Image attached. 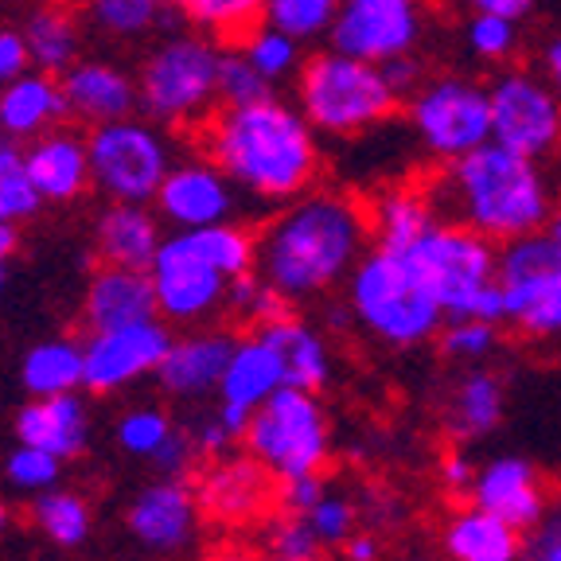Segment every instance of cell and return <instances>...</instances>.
<instances>
[{
	"instance_id": "7",
	"label": "cell",
	"mask_w": 561,
	"mask_h": 561,
	"mask_svg": "<svg viewBox=\"0 0 561 561\" xmlns=\"http://www.w3.org/2000/svg\"><path fill=\"white\" fill-rule=\"evenodd\" d=\"M219 62L222 47L199 27L160 35V44H152L137 67L140 114L164 129H203L222 105Z\"/></svg>"
},
{
	"instance_id": "17",
	"label": "cell",
	"mask_w": 561,
	"mask_h": 561,
	"mask_svg": "<svg viewBox=\"0 0 561 561\" xmlns=\"http://www.w3.org/2000/svg\"><path fill=\"white\" fill-rule=\"evenodd\" d=\"M62 94H67L70 117L90 129L122 122L140 110L137 75L110 59H79L62 75Z\"/></svg>"
},
{
	"instance_id": "14",
	"label": "cell",
	"mask_w": 561,
	"mask_h": 561,
	"mask_svg": "<svg viewBox=\"0 0 561 561\" xmlns=\"http://www.w3.org/2000/svg\"><path fill=\"white\" fill-rule=\"evenodd\" d=\"M425 32H430L425 0H343L328 32V47L382 67L402 55H417Z\"/></svg>"
},
{
	"instance_id": "29",
	"label": "cell",
	"mask_w": 561,
	"mask_h": 561,
	"mask_svg": "<svg viewBox=\"0 0 561 561\" xmlns=\"http://www.w3.org/2000/svg\"><path fill=\"white\" fill-rule=\"evenodd\" d=\"M445 550L453 561H518L523 538L507 518L483 507L460 511L445 530Z\"/></svg>"
},
{
	"instance_id": "46",
	"label": "cell",
	"mask_w": 561,
	"mask_h": 561,
	"mask_svg": "<svg viewBox=\"0 0 561 561\" xmlns=\"http://www.w3.org/2000/svg\"><path fill=\"white\" fill-rule=\"evenodd\" d=\"M320 546L324 542L316 538V530L308 526L305 515L285 518V523L270 535L273 561H320Z\"/></svg>"
},
{
	"instance_id": "4",
	"label": "cell",
	"mask_w": 561,
	"mask_h": 561,
	"mask_svg": "<svg viewBox=\"0 0 561 561\" xmlns=\"http://www.w3.org/2000/svg\"><path fill=\"white\" fill-rule=\"evenodd\" d=\"M410 262L440 300L448 320H507V300L500 285V250L480 230L465 222L437 219L413 245Z\"/></svg>"
},
{
	"instance_id": "3",
	"label": "cell",
	"mask_w": 561,
	"mask_h": 561,
	"mask_svg": "<svg viewBox=\"0 0 561 561\" xmlns=\"http://www.w3.org/2000/svg\"><path fill=\"white\" fill-rule=\"evenodd\" d=\"M430 195L440 219L465 222L495 245L546 230L553 219V184L542 160L523 157L500 140L448 160Z\"/></svg>"
},
{
	"instance_id": "5",
	"label": "cell",
	"mask_w": 561,
	"mask_h": 561,
	"mask_svg": "<svg viewBox=\"0 0 561 561\" xmlns=\"http://www.w3.org/2000/svg\"><path fill=\"white\" fill-rule=\"evenodd\" d=\"M347 305L355 320L390 347H417L440 335L448 320L410 254L390 245H370L351 270Z\"/></svg>"
},
{
	"instance_id": "60",
	"label": "cell",
	"mask_w": 561,
	"mask_h": 561,
	"mask_svg": "<svg viewBox=\"0 0 561 561\" xmlns=\"http://www.w3.org/2000/svg\"><path fill=\"white\" fill-rule=\"evenodd\" d=\"M546 230H550V234L561 242V210H553V219H550V227H546Z\"/></svg>"
},
{
	"instance_id": "53",
	"label": "cell",
	"mask_w": 561,
	"mask_h": 561,
	"mask_svg": "<svg viewBox=\"0 0 561 561\" xmlns=\"http://www.w3.org/2000/svg\"><path fill=\"white\" fill-rule=\"evenodd\" d=\"M234 440L238 437L227 430V425H222L219 413H215V417H207L199 430H195V448H199V453H222V448H230Z\"/></svg>"
},
{
	"instance_id": "44",
	"label": "cell",
	"mask_w": 561,
	"mask_h": 561,
	"mask_svg": "<svg viewBox=\"0 0 561 561\" xmlns=\"http://www.w3.org/2000/svg\"><path fill=\"white\" fill-rule=\"evenodd\" d=\"M59 465H62V456L47 453V448H35V445H20L16 453L9 456L4 476H9V483L20 491H47L59 480Z\"/></svg>"
},
{
	"instance_id": "43",
	"label": "cell",
	"mask_w": 561,
	"mask_h": 561,
	"mask_svg": "<svg viewBox=\"0 0 561 561\" xmlns=\"http://www.w3.org/2000/svg\"><path fill=\"white\" fill-rule=\"evenodd\" d=\"M500 343V324L491 320H445L440 328V351L448 359H483Z\"/></svg>"
},
{
	"instance_id": "59",
	"label": "cell",
	"mask_w": 561,
	"mask_h": 561,
	"mask_svg": "<svg viewBox=\"0 0 561 561\" xmlns=\"http://www.w3.org/2000/svg\"><path fill=\"white\" fill-rule=\"evenodd\" d=\"M215 561H254L250 553H242V550H227V553H219Z\"/></svg>"
},
{
	"instance_id": "54",
	"label": "cell",
	"mask_w": 561,
	"mask_h": 561,
	"mask_svg": "<svg viewBox=\"0 0 561 561\" xmlns=\"http://www.w3.org/2000/svg\"><path fill=\"white\" fill-rule=\"evenodd\" d=\"M538 0H468V9L472 12H495V16H507V20H526L535 12Z\"/></svg>"
},
{
	"instance_id": "42",
	"label": "cell",
	"mask_w": 561,
	"mask_h": 561,
	"mask_svg": "<svg viewBox=\"0 0 561 561\" xmlns=\"http://www.w3.org/2000/svg\"><path fill=\"white\" fill-rule=\"evenodd\" d=\"M270 94H277V87L257 75L254 62L242 55V47H234V51H227V47H222L219 102L222 105H250V102H262V98H270Z\"/></svg>"
},
{
	"instance_id": "30",
	"label": "cell",
	"mask_w": 561,
	"mask_h": 561,
	"mask_svg": "<svg viewBox=\"0 0 561 561\" xmlns=\"http://www.w3.org/2000/svg\"><path fill=\"white\" fill-rule=\"evenodd\" d=\"M87 20L114 44H137L149 35H168L175 24L172 0H82Z\"/></svg>"
},
{
	"instance_id": "56",
	"label": "cell",
	"mask_w": 561,
	"mask_h": 561,
	"mask_svg": "<svg viewBox=\"0 0 561 561\" xmlns=\"http://www.w3.org/2000/svg\"><path fill=\"white\" fill-rule=\"evenodd\" d=\"M542 75L550 79V87L558 90V98H561V32L553 35V39H546V47H542Z\"/></svg>"
},
{
	"instance_id": "8",
	"label": "cell",
	"mask_w": 561,
	"mask_h": 561,
	"mask_svg": "<svg viewBox=\"0 0 561 561\" xmlns=\"http://www.w3.org/2000/svg\"><path fill=\"white\" fill-rule=\"evenodd\" d=\"M405 122L413 140L430 160H460L491 140V94L488 82L468 75H425L405 98Z\"/></svg>"
},
{
	"instance_id": "18",
	"label": "cell",
	"mask_w": 561,
	"mask_h": 561,
	"mask_svg": "<svg viewBox=\"0 0 561 561\" xmlns=\"http://www.w3.org/2000/svg\"><path fill=\"white\" fill-rule=\"evenodd\" d=\"M195 518H199V495L180 480H160L133 500L129 530L152 553H175L192 542Z\"/></svg>"
},
{
	"instance_id": "16",
	"label": "cell",
	"mask_w": 561,
	"mask_h": 561,
	"mask_svg": "<svg viewBox=\"0 0 561 561\" xmlns=\"http://www.w3.org/2000/svg\"><path fill=\"white\" fill-rule=\"evenodd\" d=\"M172 335L152 320L125 328H105V332H90L87 340V386L94 394H114L122 386H129L133 378L149 375L164 363Z\"/></svg>"
},
{
	"instance_id": "9",
	"label": "cell",
	"mask_w": 561,
	"mask_h": 561,
	"mask_svg": "<svg viewBox=\"0 0 561 561\" xmlns=\"http://www.w3.org/2000/svg\"><path fill=\"white\" fill-rule=\"evenodd\" d=\"M90 175L110 203H157L164 175L172 172L175 152L164 137V125L145 114L98 125L87 137Z\"/></svg>"
},
{
	"instance_id": "57",
	"label": "cell",
	"mask_w": 561,
	"mask_h": 561,
	"mask_svg": "<svg viewBox=\"0 0 561 561\" xmlns=\"http://www.w3.org/2000/svg\"><path fill=\"white\" fill-rule=\"evenodd\" d=\"M343 553H347V561H375L378 546H375V538L359 535V538H347V542H343Z\"/></svg>"
},
{
	"instance_id": "28",
	"label": "cell",
	"mask_w": 561,
	"mask_h": 561,
	"mask_svg": "<svg viewBox=\"0 0 561 561\" xmlns=\"http://www.w3.org/2000/svg\"><path fill=\"white\" fill-rule=\"evenodd\" d=\"M257 332L273 343L285 367V386H300V390H324L332 378V359H328V343L320 340L316 328H308L300 316L285 312Z\"/></svg>"
},
{
	"instance_id": "51",
	"label": "cell",
	"mask_w": 561,
	"mask_h": 561,
	"mask_svg": "<svg viewBox=\"0 0 561 561\" xmlns=\"http://www.w3.org/2000/svg\"><path fill=\"white\" fill-rule=\"evenodd\" d=\"M526 561H561V515L546 518L538 526V535L530 538V550H526Z\"/></svg>"
},
{
	"instance_id": "49",
	"label": "cell",
	"mask_w": 561,
	"mask_h": 561,
	"mask_svg": "<svg viewBox=\"0 0 561 561\" xmlns=\"http://www.w3.org/2000/svg\"><path fill=\"white\" fill-rule=\"evenodd\" d=\"M324 495H328V483H324V476H320V472L285 480V491H280V500H285V507H289L293 515H308V511L324 500Z\"/></svg>"
},
{
	"instance_id": "41",
	"label": "cell",
	"mask_w": 561,
	"mask_h": 561,
	"mask_svg": "<svg viewBox=\"0 0 561 561\" xmlns=\"http://www.w3.org/2000/svg\"><path fill=\"white\" fill-rule=\"evenodd\" d=\"M227 308L238 316V320H250V324L262 328V324H270V320H277V316L289 312V300L280 297L262 273L250 270V273H242V277L230 280Z\"/></svg>"
},
{
	"instance_id": "58",
	"label": "cell",
	"mask_w": 561,
	"mask_h": 561,
	"mask_svg": "<svg viewBox=\"0 0 561 561\" xmlns=\"http://www.w3.org/2000/svg\"><path fill=\"white\" fill-rule=\"evenodd\" d=\"M20 222H4L0 219V262H9L12 254H16V245H20Z\"/></svg>"
},
{
	"instance_id": "45",
	"label": "cell",
	"mask_w": 561,
	"mask_h": 561,
	"mask_svg": "<svg viewBox=\"0 0 561 561\" xmlns=\"http://www.w3.org/2000/svg\"><path fill=\"white\" fill-rule=\"evenodd\" d=\"M172 421L164 417L160 410H133L129 417H122L117 425V440H122L125 453L133 456H157V448L172 437Z\"/></svg>"
},
{
	"instance_id": "39",
	"label": "cell",
	"mask_w": 561,
	"mask_h": 561,
	"mask_svg": "<svg viewBox=\"0 0 561 561\" xmlns=\"http://www.w3.org/2000/svg\"><path fill=\"white\" fill-rule=\"evenodd\" d=\"M340 4L343 0H265L262 20L297 35L300 44H316V39H328Z\"/></svg>"
},
{
	"instance_id": "52",
	"label": "cell",
	"mask_w": 561,
	"mask_h": 561,
	"mask_svg": "<svg viewBox=\"0 0 561 561\" xmlns=\"http://www.w3.org/2000/svg\"><path fill=\"white\" fill-rule=\"evenodd\" d=\"M382 70L390 75V82H394L398 90H402V98H410L413 90L425 82V67H421L417 55H402V59H390L382 62Z\"/></svg>"
},
{
	"instance_id": "26",
	"label": "cell",
	"mask_w": 561,
	"mask_h": 561,
	"mask_svg": "<svg viewBox=\"0 0 561 561\" xmlns=\"http://www.w3.org/2000/svg\"><path fill=\"white\" fill-rule=\"evenodd\" d=\"M87 410L82 402L70 394H51V398H35L20 410L16 417V437L20 445H35V448H47L55 456H79L82 445H87Z\"/></svg>"
},
{
	"instance_id": "55",
	"label": "cell",
	"mask_w": 561,
	"mask_h": 561,
	"mask_svg": "<svg viewBox=\"0 0 561 561\" xmlns=\"http://www.w3.org/2000/svg\"><path fill=\"white\" fill-rule=\"evenodd\" d=\"M445 483L453 491H472V483H476V468H472V460H468L465 453H453L445 460Z\"/></svg>"
},
{
	"instance_id": "48",
	"label": "cell",
	"mask_w": 561,
	"mask_h": 561,
	"mask_svg": "<svg viewBox=\"0 0 561 561\" xmlns=\"http://www.w3.org/2000/svg\"><path fill=\"white\" fill-rule=\"evenodd\" d=\"M27 70H32V51H27L24 27L0 24V87L16 82Z\"/></svg>"
},
{
	"instance_id": "50",
	"label": "cell",
	"mask_w": 561,
	"mask_h": 561,
	"mask_svg": "<svg viewBox=\"0 0 561 561\" xmlns=\"http://www.w3.org/2000/svg\"><path fill=\"white\" fill-rule=\"evenodd\" d=\"M192 448H195V440H187V437H180V433H172V437H168L164 445L157 448L152 465H157L164 476H184L187 465H192Z\"/></svg>"
},
{
	"instance_id": "2",
	"label": "cell",
	"mask_w": 561,
	"mask_h": 561,
	"mask_svg": "<svg viewBox=\"0 0 561 561\" xmlns=\"http://www.w3.org/2000/svg\"><path fill=\"white\" fill-rule=\"evenodd\" d=\"M370 234V207L355 195L305 192L257 234V273L289 305H305L351 277Z\"/></svg>"
},
{
	"instance_id": "12",
	"label": "cell",
	"mask_w": 561,
	"mask_h": 561,
	"mask_svg": "<svg viewBox=\"0 0 561 561\" xmlns=\"http://www.w3.org/2000/svg\"><path fill=\"white\" fill-rule=\"evenodd\" d=\"M491 140L546 160L561 149V98L542 70L507 67L488 82Z\"/></svg>"
},
{
	"instance_id": "37",
	"label": "cell",
	"mask_w": 561,
	"mask_h": 561,
	"mask_svg": "<svg viewBox=\"0 0 561 561\" xmlns=\"http://www.w3.org/2000/svg\"><path fill=\"white\" fill-rule=\"evenodd\" d=\"M39 207H44V195L27 172L24 145L0 137V219L27 222Z\"/></svg>"
},
{
	"instance_id": "27",
	"label": "cell",
	"mask_w": 561,
	"mask_h": 561,
	"mask_svg": "<svg viewBox=\"0 0 561 561\" xmlns=\"http://www.w3.org/2000/svg\"><path fill=\"white\" fill-rule=\"evenodd\" d=\"M280 386H285V367H280V355L273 351V343L262 332L238 340L219 382L222 402L254 413L257 405L270 402V394H277Z\"/></svg>"
},
{
	"instance_id": "6",
	"label": "cell",
	"mask_w": 561,
	"mask_h": 561,
	"mask_svg": "<svg viewBox=\"0 0 561 561\" xmlns=\"http://www.w3.org/2000/svg\"><path fill=\"white\" fill-rule=\"evenodd\" d=\"M402 90L378 62L347 51H316L297 75V105L320 137H359L402 110Z\"/></svg>"
},
{
	"instance_id": "21",
	"label": "cell",
	"mask_w": 561,
	"mask_h": 561,
	"mask_svg": "<svg viewBox=\"0 0 561 561\" xmlns=\"http://www.w3.org/2000/svg\"><path fill=\"white\" fill-rule=\"evenodd\" d=\"M472 500L476 507L507 518L515 530H530L546 515L542 476L535 472L530 460H518V456H500L483 472H476Z\"/></svg>"
},
{
	"instance_id": "61",
	"label": "cell",
	"mask_w": 561,
	"mask_h": 561,
	"mask_svg": "<svg viewBox=\"0 0 561 561\" xmlns=\"http://www.w3.org/2000/svg\"><path fill=\"white\" fill-rule=\"evenodd\" d=\"M4 523H9V507H4V500H0V530H4Z\"/></svg>"
},
{
	"instance_id": "22",
	"label": "cell",
	"mask_w": 561,
	"mask_h": 561,
	"mask_svg": "<svg viewBox=\"0 0 561 561\" xmlns=\"http://www.w3.org/2000/svg\"><path fill=\"white\" fill-rule=\"evenodd\" d=\"M234 343L230 332H187L184 340H172L164 363L157 367L160 386L172 398H203L219 390Z\"/></svg>"
},
{
	"instance_id": "23",
	"label": "cell",
	"mask_w": 561,
	"mask_h": 561,
	"mask_svg": "<svg viewBox=\"0 0 561 561\" xmlns=\"http://www.w3.org/2000/svg\"><path fill=\"white\" fill-rule=\"evenodd\" d=\"M70 117L67 94H62L59 75H47V70H27L16 82L0 87V137L9 140H35L39 133L55 129Z\"/></svg>"
},
{
	"instance_id": "25",
	"label": "cell",
	"mask_w": 561,
	"mask_h": 561,
	"mask_svg": "<svg viewBox=\"0 0 561 561\" xmlns=\"http://www.w3.org/2000/svg\"><path fill=\"white\" fill-rule=\"evenodd\" d=\"M94 242L102 262L149 270L164 234H160V219L149 210V203H105L98 215Z\"/></svg>"
},
{
	"instance_id": "24",
	"label": "cell",
	"mask_w": 561,
	"mask_h": 561,
	"mask_svg": "<svg viewBox=\"0 0 561 561\" xmlns=\"http://www.w3.org/2000/svg\"><path fill=\"white\" fill-rule=\"evenodd\" d=\"M195 495H199V507H207L210 515L242 523V518L262 515L277 500V476L257 456L254 460H227L203 476Z\"/></svg>"
},
{
	"instance_id": "15",
	"label": "cell",
	"mask_w": 561,
	"mask_h": 561,
	"mask_svg": "<svg viewBox=\"0 0 561 561\" xmlns=\"http://www.w3.org/2000/svg\"><path fill=\"white\" fill-rule=\"evenodd\" d=\"M238 210V184L210 157L175 160L157 192V215L175 230L230 222Z\"/></svg>"
},
{
	"instance_id": "35",
	"label": "cell",
	"mask_w": 561,
	"mask_h": 561,
	"mask_svg": "<svg viewBox=\"0 0 561 561\" xmlns=\"http://www.w3.org/2000/svg\"><path fill=\"white\" fill-rule=\"evenodd\" d=\"M238 47H242L245 59L254 62L257 75H262L265 82H273V87L297 79L300 67H305V44H300L297 35L265 24V20L250 27V32L238 39Z\"/></svg>"
},
{
	"instance_id": "32",
	"label": "cell",
	"mask_w": 561,
	"mask_h": 561,
	"mask_svg": "<svg viewBox=\"0 0 561 561\" xmlns=\"http://www.w3.org/2000/svg\"><path fill=\"white\" fill-rule=\"evenodd\" d=\"M437 219L440 215L433 207V195L417 192V187H390V192H382L370 203L375 245H390V250L413 245Z\"/></svg>"
},
{
	"instance_id": "40",
	"label": "cell",
	"mask_w": 561,
	"mask_h": 561,
	"mask_svg": "<svg viewBox=\"0 0 561 561\" xmlns=\"http://www.w3.org/2000/svg\"><path fill=\"white\" fill-rule=\"evenodd\" d=\"M32 518L55 546H79L90 535V507L75 491H44L32 503Z\"/></svg>"
},
{
	"instance_id": "38",
	"label": "cell",
	"mask_w": 561,
	"mask_h": 561,
	"mask_svg": "<svg viewBox=\"0 0 561 561\" xmlns=\"http://www.w3.org/2000/svg\"><path fill=\"white\" fill-rule=\"evenodd\" d=\"M460 39H465L468 55L476 62H488V67H503L518 55L523 47V35H518V20L495 16V12H472L460 27Z\"/></svg>"
},
{
	"instance_id": "47",
	"label": "cell",
	"mask_w": 561,
	"mask_h": 561,
	"mask_svg": "<svg viewBox=\"0 0 561 561\" xmlns=\"http://www.w3.org/2000/svg\"><path fill=\"white\" fill-rule=\"evenodd\" d=\"M308 526L316 530V538L324 546H343L351 538V523H355V511H351L347 500H340V495H324V500L316 503L312 511H308Z\"/></svg>"
},
{
	"instance_id": "34",
	"label": "cell",
	"mask_w": 561,
	"mask_h": 561,
	"mask_svg": "<svg viewBox=\"0 0 561 561\" xmlns=\"http://www.w3.org/2000/svg\"><path fill=\"white\" fill-rule=\"evenodd\" d=\"M20 378H24L32 398L70 394L75 386H87V343H75V340L39 343V347L27 351Z\"/></svg>"
},
{
	"instance_id": "62",
	"label": "cell",
	"mask_w": 561,
	"mask_h": 561,
	"mask_svg": "<svg viewBox=\"0 0 561 561\" xmlns=\"http://www.w3.org/2000/svg\"><path fill=\"white\" fill-rule=\"evenodd\" d=\"M4 265H9V262H0V289H4Z\"/></svg>"
},
{
	"instance_id": "11",
	"label": "cell",
	"mask_w": 561,
	"mask_h": 561,
	"mask_svg": "<svg viewBox=\"0 0 561 561\" xmlns=\"http://www.w3.org/2000/svg\"><path fill=\"white\" fill-rule=\"evenodd\" d=\"M500 285L507 324L530 340L561 335V242L550 230L515 238L500 250Z\"/></svg>"
},
{
	"instance_id": "36",
	"label": "cell",
	"mask_w": 561,
	"mask_h": 561,
	"mask_svg": "<svg viewBox=\"0 0 561 561\" xmlns=\"http://www.w3.org/2000/svg\"><path fill=\"white\" fill-rule=\"evenodd\" d=\"M175 12L199 32L215 39H242L254 24H262L265 0H172Z\"/></svg>"
},
{
	"instance_id": "10",
	"label": "cell",
	"mask_w": 561,
	"mask_h": 561,
	"mask_svg": "<svg viewBox=\"0 0 561 561\" xmlns=\"http://www.w3.org/2000/svg\"><path fill=\"white\" fill-rule=\"evenodd\" d=\"M245 448L270 468L277 480H297L324 468L328 460V421L316 390L280 386L270 402L257 405L245 430Z\"/></svg>"
},
{
	"instance_id": "20",
	"label": "cell",
	"mask_w": 561,
	"mask_h": 561,
	"mask_svg": "<svg viewBox=\"0 0 561 561\" xmlns=\"http://www.w3.org/2000/svg\"><path fill=\"white\" fill-rule=\"evenodd\" d=\"M152 316H160V305L149 270H129V265L105 262L90 277L87 297H82V320H87L90 332L140 324V320H152Z\"/></svg>"
},
{
	"instance_id": "19",
	"label": "cell",
	"mask_w": 561,
	"mask_h": 561,
	"mask_svg": "<svg viewBox=\"0 0 561 561\" xmlns=\"http://www.w3.org/2000/svg\"><path fill=\"white\" fill-rule=\"evenodd\" d=\"M24 157L44 203H75L87 187H94L87 137L67 129V125H55V129L27 140Z\"/></svg>"
},
{
	"instance_id": "1",
	"label": "cell",
	"mask_w": 561,
	"mask_h": 561,
	"mask_svg": "<svg viewBox=\"0 0 561 561\" xmlns=\"http://www.w3.org/2000/svg\"><path fill=\"white\" fill-rule=\"evenodd\" d=\"M203 152L257 203H293L320 180V133L297 102L270 94L250 105H219L203 125Z\"/></svg>"
},
{
	"instance_id": "13",
	"label": "cell",
	"mask_w": 561,
	"mask_h": 561,
	"mask_svg": "<svg viewBox=\"0 0 561 561\" xmlns=\"http://www.w3.org/2000/svg\"><path fill=\"white\" fill-rule=\"evenodd\" d=\"M160 316L172 324H203L207 316L227 308L230 277L203 254L192 230H175L164 238L149 265Z\"/></svg>"
},
{
	"instance_id": "33",
	"label": "cell",
	"mask_w": 561,
	"mask_h": 561,
	"mask_svg": "<svg viewBox=\"0 0 561 561\" xmlns=\"http://www.w3.org/2000/svg\"><path fill=\"white\" fill-rule=\"evenodd\" d=\"M503 417V378L495 370H468L448 402V430L456 440H476Z\"/></svg>"
},
{
	"instance_id": "31",
	"label": "cell",
	"mask_w": 561,
	"mask_h": 561,
	"mask_svg": "<svg viewBox=\"0 0 561 561\" xmlns=\"http://www.w3.org/2000/svg\"><path fill=\"white\" fill-rule=\"evenodd\" d=\"M24 39L27 51H32V67L59 75V79L82 59V27L62 4H39V9L27 12Z\"/></svg>"
}]
</instances>
